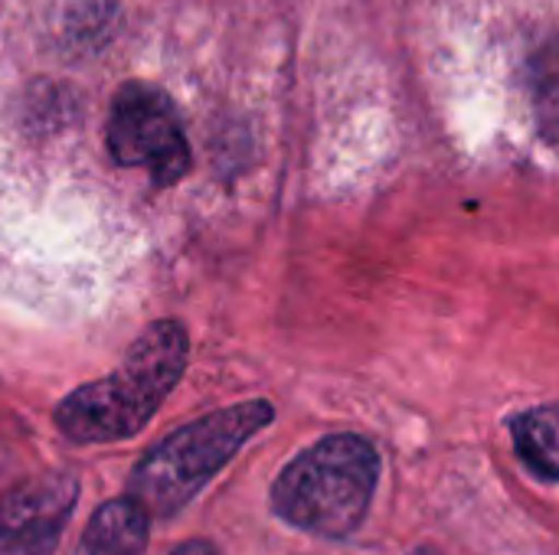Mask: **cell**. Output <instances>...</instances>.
I'll return each mask as SVG.
<instances>
[{
    "label": "cell",
    "instance_id": "obj_8",
    "mask_svg": "<svg viewBox=\"0 0 559 555\" xmlns=\"http://www.w3.org/2000/svg\"><path fill=\"white\" fill-rule=\"evenodd\" d=\"M170 555H219V550L210 540H183L180 546H174Z\"/></svg>",
    "mask_w": 559,
    "mask_h": 555
},
{
    "label": "cell",
    "instance_id": "obj_4",
    "mask_svg": "<svg viewBox=\"0 0 559 555\" xmlns=\"http://www.w3.org/2000/svg\"><path fill=\"white\" fill-rule=\"evenodd\" d=\"M105 141L118 167H141L157 186H174L190 170L180 111L157 85L128 82L115 92Z\"/></svg>",
    "mask_w": 559,
    "mask_h": 555
},
{
    "label": "cell",
    "instance_id": "obj_3",
    "mask_svg": "<svg viewBox=\"0 0 559 555\" xmlns=\"http://www.w3.org/2000/svg\"><path fill=\"white\" fill-rule=\"evenodd\" d=\"M272 422L275 406L269 399H249L174 429L134 464L124 497H131L147 520L177 517Z\"/></svg>",
    "mask_w": 559,
    "mask_h": 555
},
{
    "label": "cell",
    "instance_id": "obj_1",
    "mask_svg": "<svg viewBox=\"0 0 559 555\" xmlns=\"http://www.w3.org/2000/svg\"><path fill=\"white\" fill-rule=\"evenodd\" d=\"M190 363V334L180 321H154L128 347L121 366L75 386L52 412L72 445H115L134 438L177 389Z\"/></svg>",
    "mask_w": 559,
    "mask_h": 555
},
{
    "label": "cell",
    "instance_id": "obj_6",
    "mask_svg": "<svg viewBox=\"0 0 559 555\" xmlns=\"http://www.w3.org/2000/svg\"><path fill=\"white\" fill-rule=\"evenodd\" d=\"M147 530L151 520L131 497L105 500L88 517V527L82 530L72 555H144Z\"/></svg>",
    "mask_w": 559,
    "mask_h": 555
},
{
    "label": "cell",
    "instance_id": "obj_2",
    "mask_svg": "<svg viewBox=\"0 0 559 555\" xmlns=\"http://www.w3.org/2000/svg\"><path fill=\"white\" fill-rule=\"evenodd\" d=\"M380 455L357 432H334L295 455L269 487L272 514L321 540L354 536L377 497Z\"/></svg>",
    "mask_w": 559,
    "mask_h": 555
},
{
    "label": "cell",
    "instance_id": "obj_5",
    "mask_svg": "<svg viewBox=\"0 0 559 555\" xmlns=\"http://www.w3.org/2000/svg\"><path fill=\"white\" fill-rule=\"evenodd\" d=\"M75 504L72 471H43L10 484L0 497V555H56Z\"/></svg>",
    "mask_w": 559,
    "mask_h": 555
},
{
    "label": "cell",
    "instance_id": "obj_7",
    "mask_svg": "<svg viewBox=\"0 0 559 555\" xmlns=\"http://www.w3.org/2000/svg\"><path fill=\"white\" fill-rule=\"evenodd\" d=\"M559 412L557 402L534 406L511 419V442L521 464L544 484L559 481Z\"/></svg>",
    "mask_w": 559,
    "mask_h": 555
}]
</instances>
